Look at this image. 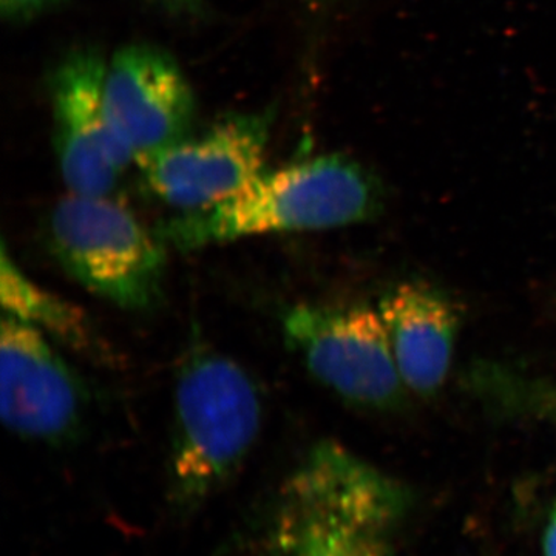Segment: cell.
I'll return each instance as SVG.
<instances>
[{"label": "cell", "instance_id": "cell-1", "mask_svg": "<svg viewBox=\"0 0 556 556\" xmlns=\"http://www.w3.org/2000/svg\"><path fill=\"white\" fill-rule=\"evenodd\" d=\"M408 493L336 442L303 456L278 492L276 556H396Z\"/></svg>", "mask_w": 556, "mask_h": 556}, {"label": "cell", "instance_id": "cell-2", "mask_svg": "<svg viewBox=\"0 0 556 556\" xmlns=\"http://www.w3.org/2000/svg\"><path fill=\"white\" fill-rule=\"evenodd\" d=\"M382 199L364 164L327 153L263 172L230 199L163 223L159 236L189 252L265 233L342 228L375 217Z\"/></svg>", "mask_w": 556, "mask_h": 556}, {"label": "cell", "instance_id": "cell-3", "mask_svg": "<svg viewBox=\"0 0 556 556\" xmlns=\"http://www.w3.org/2000/svg\"><path fill=\"white\" fill-rule=\"evenodd\" d=\"M170 500L195 510L236 475L263 419L255 380L236 361L206 346L182 358L175 379Z\"/></svg>", "mask_w": 556, "mask_h": 556}, {"label": "cell", "instance_id": "cell-4", "mask_svg": "<svg viewBox=\"0 0 556 556\" xmlns=\"http://www.w3.org/2000/svg\"><path fill=\"white\" fill-rule=\"evenodd\" d=\"M47 237L62 268L98 298L134 311L159 303L166 243L109 197L70 193L51 211Z\"/></svg>", "mask_w": 556, "mask_h": 556}, {"label": "cell", "instance_id": "cell-5", "mask_svg": "<svg viewBox=\"0 0 556 556\" xmlns=\"http://www.w3.org/2000/svg\"><path fill=\"white\" fill-rule=\"evenodd\" d=\"M283 332L311 375L350 404L396 408L408 393L378 308L298 305Z\"/></svg>", "mask_w": 556, "mask_h": 556}, {"label": "cell", "instance_id": "cell-6", "mask_svg": "<svg viewBox=\"0 0 556 556\" xmlns=\"http://www.w3.org/2000/svg\"><path fill=\"white\" fill-rule=\"evenodd\" d=\"M273 123L270 109L228 116L137 163L153 195L182 212L203 211L265 172Z\"/></svg>", "mask_w": 556, "mask_h": 556}, {"label": "cell", "instance_id": "cell-7", "mask_svg": "<svg viewBox=\"0 0 556 556\" xmlns=\"http://www.w3.org/2000/svg\"><path fill=\"white\" fill-rule=\"evenodd\" d=\"M105 72L100 50L78 47L51 73L54 152L73 195L109 197L135 161L109 115Z\"/></svg>", "mask_w": 556, "mask_h": 556}, {"label": "cell", "instance_id": "cell-8", "mask_svg": "<svg viewBox=\"0 0 556 556\" xmlns=\"http://www.w3.org/2000/svg\"><path fill=\"white\" fill-rule=\"evenodd\" d=\"M0 371L2 419L10 431L43 444L75 439L86 417V390L46 334L3 314Z\"/></svg>", "mask_w": 556, "mask_h": 556}, {"label": "cell", "instance_id": "cell-9", "mask_svg": "<svg viewBox=\"0 0 556 556\" xmlns=\"http://www.w3.org/2000/svg\"><path fill=\"white\" fill-rule=\"evenodd\" d=\"M104 97L113 126L135 161L189 137L197 102L172 54L152 43L123 47L108 62Z\"/></svg>", "mask_w": 556, "mask_h": 556}, {"label": "cell", "instance_id": "cell-10", "mask_svg": "<svg viewBox=\"0 0 556 556\" xmlns=\"http://www.w3.org/2000/svg\"><path fill=\"white\" fill-rule=\"evenodd\" d=\"M378 309L408 393H437L455 353L459 325L455 306L427 285L402 283L380 300Z\"/></svg>", "mask_w": 556, "mask_h": 556}, {"label": "cell", "instance_id": "cell-11", "mask_svg": "<svg viewBox=\"0 0 556 556\" xmlns=\"http://www.w3.org/2000/svg\"><path fill=\"white\" fill-rule=\"evenodd\" d=\"M0 298L3 314L17 318L73 350L100 361H113V353L93 321L83 309L33 281L2 248Z\"/></svg>", "mask_w": 556, "mask_h": 556}, {"label": "cell", "instance_id": "cell-12", "mask_svg": "<svg viewBox=\"0 0 556 556\" xmlns=\"http://www.w3.org/2000/svg\"><path fill=\"white\" fill-rule=\"evenodd\" d=\"M61 0H0L2 16L11 22H24L46 13Z\"/></svg>", "mask_w": 556, "mask_h": 556}, {"label": "cell", "instance_id": "cell-13", "mask_svg": "<svg viewBox=\"0 0 556 556\" xmlns=\"http://www.w3.org/2000/svg\"><path fill=\"white\" fill-rule=\"evenodd\" d=\"M543 556H556V508L548 518L544 533Z\"/></svg>", "mask_w": 556, "mask_h": 556}, {"label": "cell", "instance_id": "cell-14", "mask_svg": "<svg viewBox=\"0 0 556 556\" xmlns=\"http://www.w3.org/2000/svg\"><path fill=\"white\" fill-rule=\"evenodd\" d=\"M172 9L186 10V11H199L201 7V0H161Z\"/></svg>", "mask_w": 556, "mask_h": 556}, {"label": "cell", "instance_id": "cell-15", "mask_svg": "<svg viewBox=\"0 0 556 556\" xmlns=\"http://www.w3.org/2000/svg\"><path fill=\"white\" fill-rule=\"evenodd\" d=\"M318 3H327V2H331V0H317Z\"/></svg>", "mask_w": 556, "mask_h": 556}]
</instances>
